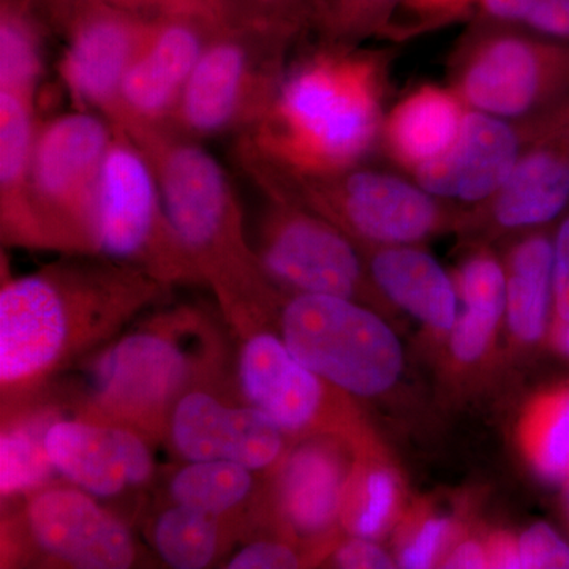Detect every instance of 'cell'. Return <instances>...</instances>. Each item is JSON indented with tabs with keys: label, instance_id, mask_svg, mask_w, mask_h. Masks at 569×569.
I'll list each match as a JSON object with an SVG mask.
<instances>
[{
	"label": "cell",
	"instance_id": "30bf717a",
	"mask_svg": "<svg viewBox=\"0 0 569 569\" xmlns=\"http://www.w3.org/2000/svg\"><path fill=\"white\" fill-rule=\"evenodd\" d=\"M261 261L269 274L299 293L355 299L376 288L343 231L284 201L272 200Z\"/></svg>",
	"mask_w": 569,
	"mask_h": 569
},
{
	"label": "cell",
	"instance_id": "ab89813d",
	"mask_svg": "<svg viewBox=\"0 0 569 569\" xmlns=\"http://www.w3.org/2000/svg\"><path fill=\"white\" fill-rule=\"evenodd\" d=\"M397 561L378 546L376 539L356 537L336 553V565L346 569L395 568Z\"/></svg>",
	"mask_w": 569,
	"mask_h": 569
},
{
	"label": "cell",
	"instance_id": "7a4b0ae2",
	"mask_svg": "<svg viewBox=\"0 0 569 569\" xmlns=\"http://www.w3.org/2000/svg\"><path fill=\"white\" fill-rule=\"evenodd\" d=\"M234 152L239 167L271 200L317 213L369 247L418 244L463 222L447 201L396 174L359 164L301 173L269 162L239 142Z\"/></svg>",
	"mask_w": 569,
	"mask_h": 569
},
{
	"label": "cell",
	"instance_id": "74e56055",
	"mask_svg": "<svg viewBox=\"0 0 569 569\" xmlns=\"http://www.w3.org/2000/svg\"><path fill=\"white\" fill-rule=\"evenodd\" d=\"M516 28L559 43H569V0H542Z\"/></svg>",
	"mask_w": 569,
	"mask_h": 569
},
{
	"label": "cell",
	"instance_id": "60d3db41",
	"mask_svg": "<svg viewBox=\"0 0 569 569\" xmlns=\"http://www.w3.org/2000/svg\"><path fill=\"white\" fill-rule=\"evenodd\" d=\"M553 310L556 320L569 323V217L553 241Z\"/></svg>",
	"mask_w": 569,
	"mask_h": 569
},
{
	"label": "cell",
	"instance_id": "7c38bea8",
	"mask_svg": "<svg viewBox=\"0 0 569 569\" xmlns=\"http://www.w3.org/2000/svg\"><path fill=\"white\" fill-rule=\"evenodd\" d=\"M217 29L189 17L153 18L148 39L123 74L111 122L164 126Z\"/></svg>",
	"mask_w": 569,
	"mask_h": 569
},
{
	"label": "cell",
	"instance_id": "7dc6e473",
	"mask_svg": "<svg viewBox=\"0 0 569 569\" xmlns=\"http://www.w3.org/2000/svg\"><path fill=\"white\" fill-rule=\"evenodd\" d=\"M565 515L569 522V485L567 486V493H565Z\"/></svg>",
	"mask_w": 569,
	"mask_h": 569
},
{
	"label": "cell",
	"instance_id": "277c9868",
	"mask_svg": "<svg viewBox=\"0 0 569 569\" xmlns=\"http://www.w3.org/2000/svg\"><path fill=\"white\" fill-rule=\"evenodd\" d=\"M295 43L241 21L217 29L164 126L197 141L252 129L274 100Z\"/></svg>",
	"mask_w": 569,
	"mask_h": 569
},
{
	"label": "cell",
	"instance_id": "ffe728a7",
	"mask_svg": "<svg viewBox=\"0 0 569 569\" xmlns=\"http://www.w3.org/2000/svg\"><path fill=\"white\" fill-rule=\"evenodd\" d=\"M187 362L159 336L126 337L96 367L97 392L111 407L141 411L162 406L181 389Z\"/></svg>",
	"mask_w": 569,
	"mask_h": 569
},
{
	"label": "cell",
	"instance_id": "2e32d148",
	"mask_svg": "<svg viewBox=\"0 0 569 569\" xmlns=\"http://www.w3.org/2000/svg\"><path fill=\"white\" fill-rule=\"evenodd\" d=\"M283 430L258 408H231L203 392L181 399L173 440L189 460H231L249 470L271 466L283 447Z\"/></svg>",
	"mask_w": 569,
	"mask_h": 569
},
{
	"label": "cell",
	"instance_id": "8992f818",
	"mask_svg": "<svg viewBox=\"0 0 569 569\" xmlns=\"http://www.w3.org/2000/svg\"><path fill=\"white\" fill-rule=\"evenodd\" d=\"M468 108L512 122L542 118L569 96V44L515 26L479 22L452 69Z\"/></svg>",
	"mask_w": 569,
	"mask_h": 569
},
{
	"label": "cell",
	"instance_id": "4dcf8cb0",
	"mask_svg": "<svg viewBox=\"0 0 569 569\" xmlns=\"http://www.w3.org/2000/svg\"><path fill=\"white\" fill-rule=\"evenodd\" d=\"M233 21L269 29L298 41L317 31L323 0H228Z\"/></svg>",
	"mask_w": 569,
	"mask_h": 569
},
{
	"label": "cell",
	"instance_id": "3957f363",
	"mask_svg": "<svg viewBox=\"0 0 569 569\" xmlns=\"http://www.w3.org/2000/svg\"><path fill=\"white\" fill-rule=\"evenodd\" d=\"M118 127L151 164L168 220L187 254L213 272L241 274L247 260L238 201L222 164L201 141L170 127L141 122Z\"/></svg>",
	"mask_w": 569,
	"mask_h": 569
},
{
	"label": "cell",
	"instance_id": "cb8c5ba5",
	"mask_svg": "<svg viewBox=\"0 0 569 569\" xmlns=\"http://www.w3.org/2000/svg\"><path fill=\"white\" fill-rule=\"evenodd\" d=\"M507 323L522 346L539 342L548 329L553 302V244L530 234L512 247L507 266Z\"/></svg>",
	"mask_w": 569,
	"mask_h": 569
},
{
	"label": "cell",
	"instance_id": "d4e9b609",
	"mask_svg": "<svg viewBox=\"0 0 569 569\" xmlns=\"http://www.w3.org/2000/svg\"><path fill=\"white\" fill-rule=\"evenodd\" d=\"M519 443L535 473L550 485H569V381L539 392L519 425Z\"/></svg>",
	"mask_w": 569,
	"mask_h": 569
},
{
	"label": "cell",
	"instance_id": "603a6c76",
	"mask_svg": "<svg viewBox=\"0 0 569 569\" xmlns=\"http://www.w3.org/2000/svg\"><path fill=\"white\" fill-rule=\"evenodd\" d=\"M343 488L346 473L336 449L299 448L284 463L280 481L283 515L301 533H323L339 516Z\"/></svg>",
	"mask_w": 569,
	"mask_h": 569
},
{
	"label": "cell",
	"instance_id": "d6986e66",
	"mask_svg": "<svg viewBox=\"0 0 569 569\" xmlns=\"http://www.w3.org/2000/svg\"><path fill=\"white\" fill-rule=\"evenodd\" d=\"M370 249L367 272L378 295L432 335L449 336L459 316L458 288L436 258L417 244Z\"/></svg>",
	"mask_w": 569,
	"mask_h": 569
},
{
	"label": "cell",
	"instance_id": "8fae6325",
	"mask_svg": "<svg viewBox=\"0 0 569 569\" xmlns=\"http://www.w3.org/2000/svg\"><path fill=\"white\" fill-rule=\"evenodd\" d=\"M545 118V116H542ZM542 118L512 122L467 110L458 140L415 179L438 200L482 206L498 192L533 140Z\"/></svg>",
	"mask_w": 569,
	"mask_h": 569
},
{
	"label": "cell",
	"instance_id": "6da1fadb",
	"mask_svg": "<svg viewBox=\"0 0 569 569\" xmlns=\"http://www.w3.org/2000/svg\"><path fill=\"white\" fill-rule=\"evenodd\" d=\"M381 96L383 69L372 54L325 41L288 67L263 118L236 142L301 173L355 167L380 138Z\"/></svg>",
	"mask_w": 569,
	"mask_h": 569
},
{
	"label": "cell",
	"instance_id": "b9f144b4",
	"mask_svg": "<svg viewBox=\"0 0 569 569\" xmlns=\"http://www.w3.org/2000/svg\"><path fill=\"white\" fill-rule=\"evenodd\" d=\"M478 2L479 0H406L402 10L417 18L421 24H438L459 17L471 7H477Z\"/></svg>",
	"mask_w": 569,
	"mask_h": 569
},
{
	"label": "cell",
	"instance_id": "836d02e7",
	"mask_svg": "<svg viewBox=\"0 0 569 569\" xmlns=\"http://www.w3.org/2000/svg\"><path fill=\"white\" fill-rule=\"evenodd\" d=\"M146 17H189L216 28L233 22L228 0H99Z\"/></svg>",
	"mask_w": 569,
	"mask_h": 569
},
{
	"label": "cell",
	"instance_id": "d590c367",
	"mask_svg": "<svg viewBox=\"0 0 569 569\" xmlns=\"http://www.w3.org/2000/svg\"><path fill=\"white\" fill-rule=\"evenodd\" d=\"M452 520L441 516L422 519L410 538L400 548L397 567L407 569H426L436 567L441 553L452 537Z\"/></svg>",
	"mask_w": 569,
	"mask_h": 569
},
{
	"label": "cell",
	"instance_id": "7402d4cb",
	"mask_svg": "<svg viewBox=\"0 0 569 569\" xmlns=\"http://www.w3.org/2000/svg\"><path fill=\"white\" fill-rule=\"evenodd\" d=\"M39 119L36 97L0 89V203L3 228L21 242H44L33 212L31 167Z\"/></svg>",
	"mask_w": 569,
	"mask_h": 569
},
{
	"label": "cell",
	"instance_id": "7bdbcfd3",
	"mask_svg": "<svg viewBox=\"0 0 569 569\" xmlns=\"http://www.w3.org/2000/svg\"><path fill=\"white\" fill-rule=\"evenodd\" d=\"M542 0H479V22L518 26Z\"/></svg>",
	"mask_w": 569,
	"mask_h": 569
},
{
	"label": "cell",
	"instance_id": "5bb4252c",
	"mask_svg": "<svg viewBox=\"0 0 569 569\" xmlns=\"http://www.w3.org/2000/svg\"><path fill=\"white\" fill-rule=\"evenodd\" d=\"M63 277L33 274L10 280L0 293V377L24 380L47 369L66 343Z\"/></svg>",
	"mask_w": 569,
	"mask_h": 569
},
{
	"label": "cell",
	"instance_id": "52a82bcc",
	"mask_svg": "<svg viewBox=\"0 0 569 569\" xmlns=\"http://www.w3.org/2000/svg\"><path fill=\"white\" fill-rule=\"evenodd\" d=\"M114 123L77 110L39 123L31 193L44 242L93 246V212Z\"/></svg>",
	"mask_w": 569,
	"mask_h": 569
},
{
	"label": "cell",
	"instance_id": "4fadbf2b",
	"mask_svg": "<svg viewBox=\"0 0 569 569\" xmlns=\"http://www.w3.org/2000/svg\"><path fill=\"white\" fill-rule=\"evenodd\" d=\"M569 204V108L545 116L533 140L498 192L482 206L498 230L541 227Z\"/></svg>",
	"mask_w": 569,
	"mask_h": 569
},
{
	"label": "cell",
	"instance_id": "f546056e",
	"mask_svg": "<svg viewBox=\"0 0 569 569\" xmlns=\"http://www.w3.org/2000/svg\"><path fill=\"white\" fill-rule=\"evenodd\" d=\"M402 485L388 458L369 459L362 477L361 496L351 530L355 537L378 539L400 512Z\"/></svg>",
	"mask_w": 569,
	"mask_h": 569
},
{
	"label": "cell",
	"instance_id": "5b68a950",
	"mask_svg": "<svg viewBox=\"0 0 569 569\" xmlns=\"http://www.w3.org/2000/svg\"><path fill=\"white\" fill-rule=\"evenodd\" d=\"M282 332L302 365L348 395H388L406 369L391 326L350 298L299 293L284 307Z\"/></svg>",
	"mask_w": 569,
	"mask_h": 569
},
{
	"label": "cell",
	"instance_id": "e0dca14e",
	"mask_svg": "<svg viewBox=\"0 0 569 569\" xmlns=\"http://www.w3.org/2000/svg\"><path fill=\"white\" fill-rule=\"evenodd\" d=\"M43 441L51 466L92 496H118L151 475L148 448L127 430L61 421L47 430Z\"/></svg>",
	"mask_w": 569,
	"mask_h": 569
},
{
	"label": "cell",
	"instance_id": "484cf974",
	"mask_svg": "<svg viewBox=\"0 0 569 569\" xmlns=\"http://www.w3.org/2000/svg\"><path fill=\"white\" fill-rule=\"evenodd\" d=\"M43 67L39 13L29 0H0V89L37 97Z\"/></svg>",
	"mask_w": 569,
	"mask_h": 569
},
{
	"label": "cell",
	"instance_id": "f35d334b",
	"mask_svg": "<svg viewBox=\"0 0 569 569\" xmlns=\"http://www.w3.org/2000/svg\"><path fill=\"white\" fill-rule=\"evenodd\" d=\"M298 556L283 545L277 542H254L242 549L233 560L230 569H290L298 568Z\"/></svg>",
	"mask_w": 569,
	"mask_h": 569
},
{
	"label": "cell",
	"instance_id": "ee69618b",
	"mask_svg": "<svg viewBox=\"0 0 569 569\" xmlns=\"http://www.w3.org/2000/svg\"><path fill=\"white\" fill-rule=\"evenodd\" d=\"M441 563V567L452 569L490 568L488 546L478 539H463L449 550Z\"/></svg>",
	"mask_w": 569,
	"mask_h": 569
},
{
	"label": "cell",
	"instance_id": "f6af8a7d",
	"mask_svg": "<svg viewBox=\"0 0 569 569\" xmlns=\"http://www.w3.org/2000/svg\"><path fill=\"white\" fill-rule=\"evenodd\" d=\"M490 568L520 569L518 539L500 533L486 542Z\"/></svg>",
	"mask_w": 569,
	"mask_h": 569
},
{
	"label": "cell",
	"instance_id": "ba28073f",
	"mask_svg": "<svg viewBox=\"0 0 569 569\" xmlns=\"http://www.w3.org/2000/svg\"><path fill=\"white\" fill-rule=\"evenodd\" d=\"M63 39L59 77L77 110L108 121L118 111L123 74L151 32L153 18L99 0H29Z\"/></svg>",
	"mask_w": 569,
	"mask_h": 569
},
{
	"label": "cell",
	"instance_id": "9c48e42d",
	"mask_svg": "<svg viewBox=\"0 0 569 569\" xmlns=\"http://www.w3.org/2000/svg\"><path fill=\"white\" fill-rule=\"evenodd\" d=\"M104 159L96 212L93 247L114 260L148 261L160 271L186 268L151 164L121 127Z\"/></svg>",
	"mask_w": 569,
	"mask_h": 569
},
{
	"label": "cell",
	"instance_id": "d6a6232c",
	"mask_svg": "<svg viewBox=\"0 0 569 569\" xmlns=\"http://www.w3.org/2000/svg\"><path fill=\"white\" fill-rule=\"evenodd\" d=\"M0 486L3 493L32 488L47 477L50 458L43 445L24 432L7 433L0 441Z\"/></svg>",
	"mask_w": 569,
	"mask_h": 569
},
{
	"label": "cell",
	"instance_id": "83f0119b",
	"mask_svg": "<svg viewBox=\"0 0 569 569\" xmlns=\"http://www.w3.org/2000/svg\"><path fill=\"white\" fill-rule=\"evenodd\" d=\"M211 516L179 503L164 511L153 530L160 557L176 569L208 567L217 549V526Z\"/></svg>",
	"mask_w": 569,
	"mask_h": 569
},
{
	"label": "cell",
	"instance_id": "ac0fdd59",
	"mask_svg": "<svg viewBox=\"0 0 569 569\" xmlns=\"http://www.w3.org/2000/svg\"><path fill=\"white\" fill-rule=\"evenodd\" d=\"M241 381L250 403L288 432L316 425L325 407L323 378L276 336L258 335L246 343Z\"/></svg>",
	"mask_w": 569,
	"mask_h": 569
},
{
	"label": "cell",
	"instance_id": "4316f807",
	"mask_svg": "<svg viewBox=\"0 0 569 569\" xmlns=\"http://www.w3.org/2000/svg\"><path fill=\"white\" fill-rule=\"evenodd\" d=\"M250 488L249 468L231 460H194L171 482L176 503L212 516L241 503Z\"/></svg>",
	"mask_w": 569,
	"mask_h": 569
},
{
	"label": "cell",
	"instance_id": "44dd1931",
	"mask_svg": "<svg viewBox=\"0 0 569 569\" xmlns=\"http://www.w3.org/2000/svg\"><path fill=\"white\" fill-rule=\"evenodd\" d=\"M468 108L452 89L422 86L392 108L381 127L388 156L411 174L436 162L458 140Z\"/></svg>",
	"mask_w": 569,
	"mask_h": 569
},
{
	"label": "cell",
	"instance_id": "1f68e13d",
	"mask_svg": "<svg viewBox=\"0 0 569 569\" xmlns=\"http://www.w3.org/2000/svg\"><path fill=\"white\" fill-rule=\"evenodd\" d=\"M456 288L463 309L503 318L507 310V269L488 250L471 253L459 266Z\"/></svg>",
	"mask_w": 569,
	"mask_h": 569
},
{
	"label": "cell",
	"instance_id": "f1b7e54d",
	"mask_svg": "<svg viewBox=\"0 0 569 569\" xmlns=\"http://www.w3.org/2000/svg\"><path fill=\"white\" fill-rule=\"evenodd\" d=\"M406 0H323L317 31L325 41L356 44L387 32Z\"/></svg>",
	"mask_w": 569,
	"mask_h": 569
},
{
	"label": "cell",
	"instance_id": "bcb514c9",
	"mask_svg": "<svg viewBox=\"0 0 569 569\" xmlns=\"http://www.w3.org/2000/svg\"><path fill=\"white\" fill-rule=\"evenodd\" d=\"M550 335H552L553 348H556L559 353L569 358V323L556 320Z\"/></svg>",
	"mask_w": 569,
	"mask_h": 569
},
{
	"label": "cell",
	"instance_id": "8d00e7d4",
	"mask_svg": "<svg viewBox=\"0 0 569 569\" xmlns=\"http://www.w3.org/2000/svg\"><path fill=\"white\" fill-rule=\"evenodd\" d=\"M520 569H569V542L548 523H535L518 538Z\"/></svg>",
	"mask_w": 569,
	"mask_h": 569
},
{
	"label": "cell",
	"instance_id": "9a60e30c",
	"mask_svg": "<svg viewBox=\"0 0 569 569\" xmlns=\"http://www.w3.org/2000/svg\"><path fill=\"white\" fill-rule=\"evenodd\" d=\"M28 516L41 548L73 567H132L134 550L129 531L80 490L40 493L29 507Z\"/></svg>",
	"mask_w": 569,
	"mask_h": 569
},
{
	"label": "cell",
	"instance_id": "e575fe53",
	"mask_svg": "<svg viewBox=\"0 0 569 569\" xmlns=\"http://www.w3.org/2000/svg\"><path fill=\"white\" fill-rule=\"evenodd\" d=\"M500 321L496 317L475 310H459L455 328L449 332V351L459 365L471 366L481 361L492 347Z\"/></svg>",
	"mask_w": 569,
	"mask_h": 569
}]
</instances>
